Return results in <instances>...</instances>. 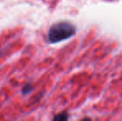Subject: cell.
<instances>
[{
  "instance_id": "3",
  "label": "cell",
  "mask_w": 122,
  "mask_h": 121,
  "mask_svg": "<svg viewBox=\"0 0 122 121\" xmlns=\"http://www.w3.org/2000/svg\"><path fill=\"white\" fill-rule=\"evenodd\" d=\"M32 88L30 83H27L23 87V89H22V94H23V95H27V94H29L32 91Z\"/></svg>"
},
{
  "instance_id": "1",
  "label": "cell",
  "mask_w": 122,
  "mask_h": 121,
  "mask_svg": "<svg viewBox=\"0 0 122 121\" xmlns=\"http://www.w3.org/2000/svg\"><path fill=\"white\" fill-rule=\"evenodd\" d=\"M76 28L69 22H58L50 27L47 32V41L51 44L67 40L75 35Z\"/></svg>"
},
{
  "instance_id": "2",
  "label": "cell",
  "mask_w": 122,
  "mask_h": 121,
  "mask_svg": "<svg viewBox=\"0 0 122 121\" xmlns=\"http://www.w3.org/2000/svg\"><path fill=\"white\" fill-rule=\"evenodd\" d=\"M69 116H68L67 113L66 112H62V113H59L57 115H56L53 117V120H59V121H62V120H68Z\"/></svg>"
}]
</instances>
